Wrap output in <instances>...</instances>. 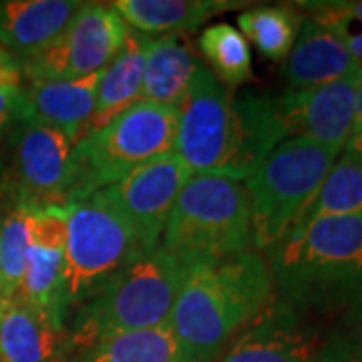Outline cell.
Returning <instances> with one entry per match:
<instances>
[{"instance_id":"6da1fadb","label":"cell","mask_w":362,"mask_h":362,"mask_svg":"<svg viewBox=\"0 0 362 362\" xmlns=\"http://www.w3.org/2000/svg\"><path fill=\"white\" fill-rule=\"evenodd\" d=\"M264 256L276 300L324 338L362 326V216L300 226Z\"/></svg>"},{"instance_id":"7a4b0ae2","label":"cell","mask_w":362,"mask_h":362,"mask_svg":"<svg viewBox=\"0 0 362 362\" xmlns=\"http://www.w3.org/2000/svg\"><path fill=\"white\" fill-rule=\"evenodd\" d=\"M284 139L276 97L235 93L206 65L177 107L175 153L194 175L246 181Z\"/></svg>"},{"instance_id":"3957f363","label":"cell","mask_w":362,"mask_h":362,"mask_svg":"<svg viewBox=\"0 0 362 362\" xmlns=\"http://www.w3.org/2000/svg\"><path fill=\"white\" fill-rule=\"evenodd\" d=\"M276 298L258 250L189 270L168 326L192 362H216Z\"/></svg>"},{"instance_id":"277c9868","label":"cell","mask_w":362,"mask_h":362,"mask_svg":"<svg viewBox=\"0 0 362 362\" xmlns=\"http://www.w3.org/2000/svg\"><path fill=\"white\" fill-rule=\"evenodd\" d=\"M189 270L161 246L131 262L69 316V358L107 338L165 326Z\"/></svg>"},{"instance_id":"5b68a950","label":"cell","mask_w":362,"mask_h":362,"mask_svg":"<svg viewBox=\"0 0 362 362\" xmlns=\"http://www.w3.org/2000/svg\"><path fill=\"white\" fill-rule=\"evenodd\" d=\"M159 246L187 268L254 250L250 199L244 181L194 175L169 214Z\"/></svg>"},{"instance_id":"8992f818","label":"cell","mask_w":362,"mask_h":362,"mask_svg":"<svg viewBox=\"0 0 362 362\" xmlns=\"http://www.w3.org/2000/svg\"><path fill=\"white\" fill-rule=\"evenodd\" d=\"M340 151L322 143L288 137L246 180L254 250L266 254L310 209Z\"/></svg>"},{"instance_id":"52a82bcc","label":"cell","mask_w":362,"mask_h":362,"mask_svg":"<svg viewBox=\"0 0 362 362\" xmlns=\"http://www.w3.org/2000/svg\"><path fill=\"white\" fill-rule=\"evenodd\" d=\"M66 209L63 314L69 320L78 306L143 254L129 223L101 192L71 204Z\"/></svg>"},{"instance_id":"ba28073f","label":"cell","mask_w":362,"mask_h":362,"mask_svg":"<svg viewBox=\"0 0 362 362\" xmlns=\"http://www.w3.org/2000/svg\"><path fill=\"white\" fill-rule=\"evenodd\" d=\"M177 109L139 101L103 129L78 139L81 199L113 185L145 163L175 151Z\"/></svg>"},{"instance_id":"9c48e42d","label":"cell","mask_w":362,"mask_h":362,"mask_svg":"<svg viewBox=\"0 0 362 362\" xmlns=\"http://www.w3.org/2000/svg\"><path fill=\"white\" fill-rule=\"evenodd\" d=\"M11 149L2 175V195L11 207H69L81 202L75 145L61 131L18 119L8 131Z\"/></svg>"},{"instance_id":"30bf717a","label":"cell","mask_w":362,"mask_h":362,"mask_svg":"<svg viewBox=\"0 0 362 362\" xmlns=\"http://www.w3.org/2000/svg\"><path fill=\"white\" fill-rule=\"evenodd\" d=\"M129 26L111 4L83 2L59 37L21 61L28 81H75L101 73L121 51Z\"/></svg>"},{"instance_id":"8fae6325","label":"cell","mask_w":362,"mask_h":362,"mask_svg":"<svg viewBox=\"0 0 362 362\" xmlns=\"http://www.w3.org/2000/svg\"><path fill=\"white\" fill-rule=\"evenodd\" d=\"M192 177V169L171 151L99 192L129 223L141 254H147L159 246L169 214Z\"/></svg>"},{"instance_id":"7c38bea8","label":"cell","mask_w":362,"mask_h":362,"mask_svg":"<svg viewBox=\"0 0 362 362\" xmlns=\"http://www.w3.org/2000/svg\"><path fill=\"white\" fill-rule=\"evenodd\" d=\"M362 66L346 77L312 89H288L276 97L288 137L344 149L354 125Z\"/></svg>"},{"instance_id":"4fadbf2b","label":"cell","mask_w":362,"mask_h":362,"mask_svg":"<svg viewBox=\"0 0 362 362\" xmlns=\"http://www.w3.org/2000/svg\"><path fill=\"white\" fill-rule=\"evenodd\" d=\"M66 207H40L30 211L28 220V259L18 298L30 306L49 312L59 320L63 314V270H65Z\"/></svg>"},{"instance_id":"5bb4252c","label":"cell","mask_w":362,"mask_h":362,"mask_svg":"<svg viewBox=\"0 0 362 362\" xmlns=\"http://www.w3.org/2000/svg\"><path fill=\"white\" fill-rule=\"evenodd\" d=\"M324 337L276 300L216 362H312Z\"/></svg>"},{"instance_id":"9a60e30c","label":"cell","mask_w":362,"mask_h":362,"mask_svg":"<svg viewBox=\"0 0 362 362\" xmlns=\"http://www.w3.org/2000/svg\"><path fill=\"white\" fill-rule=\"evenodd\" d=\"M101 75L103 71L75 81H28L18 119L61 131L77 143L95 111Z\"/></svg>"},{"instance_id":"2e32d148","label":"cell","mask_w":362,"mask_h":362,"mask_svg":"<svg viewBox=\"0 0 362 362\" xmlns=\"http://www.w3.org/2000/svg\"><path fill=\"white\" fill-rule=\"evenodd\" d=\"M0 362H69L66 324L21 298L2 304Z\"/></svg>"},{"instance_id":"e0dca14e","label":"cell","mask_w":362,"mask_h":362,"mask_svg":"<svg viewBox=\"0 0 362 362\" xmlns=\"http://www.w3.org/2000/svg\"><path fill=\"white\" fill-rule=\"evenodd\" d=\"M83 2L0 0V49L18 61L42 51L59 37Z\"/></svg>"},{"instance_id":"ac0fdd59","label":"cell","mask_w":362,"mask_h":362,"mask_svg":"<svg viewBox=\"0 0 362 362\" xmlns=\"http://www.w3.org/2000/svg\"><path fill=\"white\" fill-rule=\"evenodd\" d=\"M145 37V35H143ZM145 65L139 101L180 107L204 63L181 35L145 37Z\"/></svg>"},{"instance_id":"d6986e66","label":"cell","mask_w":362,"mask_h":362,"mask_svg":"<svg viewBox=\"0 0 362 362\" xmlns=\"http://www.w3.org/2000/svg\"><path fill=\"white\" fill-rule=\"evenodd\" d=\"M358 66L330 30L304 16L296 42L286 57L284 77L288 89H312L346 77Z\"/></svg>"},{"instance_id":"ffe728a7","label":"cell","mask_w":362,"mask_h":362,"mask_svg":"<svg viewBox=\"0 0 362 362\" xmlns=\"http://www.w3.org/2000/svg\"><path fill=\"white\" fill-rule=\"evenodd\" d=\"M244 6L233 0H115V11L131 30L145 37L197 30L216 14Z\"/></svg>"},{"instance_id":"44dd1931","label":"cell","mask_w":362,"mask_h":362,"mask_svg":"<svg viewBox=\"0 0 362 362\" xmlns=\"http://www.w3.org/2000/svg\"><path fill=\"white\" fill-rule=\"evenodd\" d=\"M143 40H145L143 35L129 28L121 51L105 66L99 89H97L95 111L85 127L83 137L93 131L103 129L105 125L113 123L117 117L123 115L135 103H139L143 65H145Z\"/></svg>"},{"instance_id":"7402d4cb","label":"cell","mask_w":362,"mask_h":362,"mask_svg":"<svg viewBox=\"0 0 362 362\" xmlns=\"http://www.w3.org/2000/svg\"><path fill=\"white\" fill-rule=\"evenodd\" d=\"M69 362H192L168 324L107 338L73 354Z\"/></svg>"},{"instance_id":"603a6c76","label":"cell","mask_w":362,"mask_h":362,"mask_svg":"<svg viewBox=\"0 0 362 362\" xmlns=\"http://www.w3.org/2000/svg\"><path fill=\"white\" fill-rule=\"evenodd\" d=\"M304 14L294 6H254L238 16V30L268 61H284L296 42Z\"/></svg>"},{"instance_id":"cb8c5ba5","label":"cell","mask_w":362,"mask_h":362,"mask_svg":"<svg viewBox=\"0 0 362 362\" xmlns=\"http://www.w3.org/2000/svg\"><path fill=\"white\" fill-rule=\"evenodd\" d=\"M362 216V161L342 153L328 171L310 209L296 228L326 218ZM294 228V230H296Z\"/></svg>"},{"instance_id":"d4e9b609","label":"cell","mask_w":362,"mask_h":362,"mask_svg":"<svg viewBox=\"0 0 362 362\" xmlns=\"http://www.w3.org/2000/svg\"><path fill=\"white\" fill-rule=\"evenodd\" d=\"M199 51L209 73L226 87H240L252 78V52L244 35L228 23L207 26L199 35Z\"/></svg>"},{"instance_id":"484cf974","label":"cell","mask_w":362,"mask_h":362,"mask_svg":"<svg viewBox=\"0 0 362 362\" xmlns=\"http://www.w3.org/2000/svg\"><path fill=\"white\" fill-rule=\"evenodd\" d=\"M33 207H11L0 220V306L18 298L28 259V220Z\"/></svg>"},{"instance_id":"4316f807","label":"cell","mask_w":362,"mask_h":362,"mask_svg":"<svg viewBox=\"0 0 362 362\" xmlns=\"http://www.w3.org/2000/svg\"><path fill=\"white\" fill-rule=\"evenodd\" d=\"M296 8L330 30L362 66V0H308Z\"/></svg>"},{"instance_id":"83f0119b","label":"cell","mask_w":362,"mask_h":362,"mask_svg":"<svg viewBox=\"0 0 362 362\" xmlns=\"http://www.w3.org/2000/svg\"><path fill=\"white\" fill-rule=\"evenodd\" d=\"M25 75L21 61L0 49V139L13 129L21 117Z\"/></svg>"},{"instance_id":"f1b7e54d","label":"cell","mask_w":362,"mask_h":362,"mask_svg":"<svg viewBox=\"0 0 362 362\" xmlns=\"http://www.w3.org/2000/svg\"><path fill=\"white\" fill-rule=\"evenodd\" d=\"M312 362H362V326L324 338Z\"/></svg>"},{"instance_id":"f546056e","label":"cell","mask_w":362,"mask_h":362,"mask_svg":"<svg viewBox=\"0 0 362 362\" xmlns=\"http://www.w3.org/2000/svg\"><path fill=\"white\" fill-rule=\"evenodd\" d=\"M344 153L362 161V83L356 97V113H354V125L350 131V137L344 145Z\"/></svg>"}]
</instances>
